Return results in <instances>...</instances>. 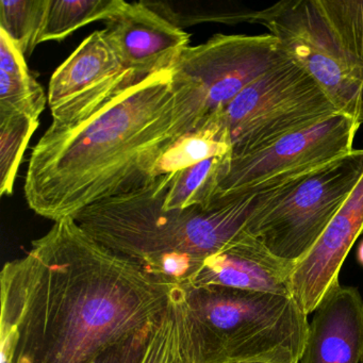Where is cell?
Here are the masks:
<instances>
[{"label": "cell", "instance_id": "30bf717a", "mask_svg": "<svg viewBox=\"0 0 363 363\" xmlns=\"http://www.w3.org/2000/svg\"><path fill=\"white\" fill-rule=\"evenodd\" d=\"M112 46L105 29L91 33L50 78L52 126H75L139 84Z\"/></svg>", "mask_w": 363, "mask_h": 363}, {"label": "cell", "instance_id": "8fae6325", "mask_svg": "<svg viewBox=\"0 0 363 363\" xmlns=\"http://www.w3.org/2000/svg\"><path fill=\"white\" fill-rule=\"evenodd\" d=\"M105 23L112 46L140 82L173 69L190 48V35L150 1L126 3Z\"/></svg>", "mask_w": 363, "mask_h": 363}, {"label": "cell", "instance_id": "52a82bcc", "mask_svg": "<svg viewBox=\"0 0 363 363\" xmlns=\"http://www.w3.org/2000/svg\"><path fill=\"white\" fill-rule=\"evenodd\" d=\"M339 113L315 80L292 60L244 89L220 113L231 158L267 147Z\"/></svg>", "mask_w": 363, "mask_h": 363}, {"label": "cell", "instance_id": "7402d4cb", "mask_svg": "<svg viewBox=\"0 0 363 363\" xmlns=\"http://www.w3.org/2000/svg\"><path fill=\"white\" fill-rule=\"evenodd\" d=\"M154 323L133 337L104 350L90 363H141Z\"/></svg>", "mask_w": 363, "mask_h": 363}, {"label": "cell", "instance_id": "7a4b0ae2", "mask_svg": "<svg viewBox=\"0 0 363 363\" xmlns=\"http://www.w3.org/2000/svg\"><path fill=\"white\" fill-rule=\"evenodd\" d=\"M199 114L173 69L148 76L84 122L50 125L31 152L25 199L58 222L152 179L165 150L196 130Z\"/></svg>", "mask_w": 363, "mask_h": 363}, {"label": "cell", "instance_id": "603a6c76", "mask_svg": "<svg viewBox=\"0 0 363 363\" xmlns=\"http://www.w3.org/2000/svg\"><path fill=\"white\" fill-rule=\"evenodd\" d=\"M356 257L359 265H360L361 267H363V239L361 240L360 243H359L358 247H357Z\"/></svg>", "mask_w": 363, "mask_h": 363}, {"label": "cell", "instance_id": "6da1fadb", "mask_svg": "<svg viewBox=\"0 0 363 363\" xmlns=\"http://www.w3.org/2000/svg\"><path fill=\"white\" fill-rule=\"evenodd\" d=\"M1 363H90L155 322L176 286L65 218L0 274Z\"/></svg>", "mask_w": 363, "mask_h": 363}, {"label": "cell", "instance_id": "2e32d148", "mask_svg": "<svg viewBox=\"0 0 363 363\" xmlns=\"http://www.w3.org/2000/svg\"><path fill=\"white\" fill-rule=\"evenodd\" d=\"M230 155L214 157L176 173L159 176L147 182L163 210L207 208L216 192Z\"/></svg>", "mask_w": 363, "mask_h": 363}, {"label": "cell", "instance_id": "7c38bea8", "mask_svg": "<svg viewBox=\"0 0 363 363\" xmlns=\"http://www.w3.org/2000/svg\"><path fill=\"white\" fill-rule=\"evenodd\" d=\"M363 233V175L307 256L296 263L291 284L293 298L306 315L339 284L344 260Z\"/></svg>", "mask_w": 363, "mask_h": 363}, {"label": "cell", "instance_id": "ba28073f", "mask_svg": "<svg viewBox=\"0 0 363 363\" xmlns=\"http://www.w3.org/2000/svg\"><path fill=\"white\" fill-rule=\"evenodd\" d=\"M289 60L279 40L271 33H218L206 43L186 48L173 72L196 104L199 129L220 116L252 82Z\"/></svg>", "mask_w": 363, "mask_h": 363}, {"label": "cell", "instance_id": "cb8c5ba5", "mask_svg": "<svg viewBox=\"0 0 363 363\" xmlns=\"http://www.w3.org/2000/svg\"><path fill=\"white\" fill-rule=\"evenodd\" d=\"M246 363H267V362H246Z\"/></svg>", "mask_w": 363, "mask_h": 363}, {"label": "cell", "instance_id": "d4e9b609", "mask_svg": "<svg viewBox=\"0 0 363 363\" xmlns=\"http://www.w3.org/2000/svg\"><path fill=\"white\" fill-rule=\"evenodd\" d=\"M360 363H363V358H362V360H361V362Z\"/></svg>", "mask_w": 363, "mask_h": 363}, {"label": "cell", "instance_id": "4fadbf2b", "mask_svg": "<svg viewBox=\"0 0 363 363\" xmlns=\"http://www.w3.org/2000/svg\"><path fill=\"white\" fill-rule=\"evenodd\" d=\"M296 263L272 254L258 239L244 231L206 259L184 289L226 286L292 296L291 277Z\"/></svg>", "mask_w": 363, "mask_h": 363}, {"label": "cell", "instance_id": "9a60e30c", "mask_svg": "<svg viewBox=\"0 0 363 363\" xmlns=\"http://www.w3.org/2000/svg\"><path fill=\"white\" fill-rule=\"evenodd\" d=\"M141 363H203L182 286L173 289L167 308L152 325Z\"/></svg>", "mask_w": 363, "mask_h": 363}, {"label": "cell", "instance_id": "3957f363", "mask_svg": "<svg viewBox=\"0 0 363 363\" xmlns=\"http://www.w3.org/2000/svg\"><path fill=\"white\" fill-rule=\"evenodd\" d=\"M256 193L207 208L163 210L150 184L99 201L76 216L82 228L169 286H188L206 259L245 231Z\"/></svg>", "mask_w": 363, "mask_h": 363}, {"label": "cell", "instance_id": "ffe728a7", "mask_svg": "<svg viewBox=\"0 0 363 363\" xmlns=\"http://www.w3.org/2000/svg\"><path fill=\"white\" fill-rule=\"evenodd\" d=\"M39 127V120L26 114L0 116V195L10 196L23 157L31 137Z\"/></svg>", "mask_w": 363, "mask_h": 363}, {"label": "cell", "instance_id": "8992f818", "mask_svg": "<svg viewBox=\"0 0 363 363\" xmlns=\"http://www.w3.org/2000/svg\"><path fill=\"white\" fill-rule=\"evenodd\" d=\"M363 175V150L256 192L245 231L272 254L298 262L315 245Z\"/></svg>", "mask_w": 363, "mask_h": 363}, {"label": "cell", "instance_id": "44dd1931", "mask_svg": "<svg viewBox=\"0 0 363 363\" xmlns=\"http://www.w3.org/2000/svg\"><path fill=\"white\" fill-rule=\"evenodd\" d=\"M50 0H1L0 30L5 31L26 58L39 45Z\"/></svg>", "mask_w": 363, "mask_h": 363}, {"label": "cell", "instance_id": "5bb4252c", "mask_svg": "<svg viewBox=\"0 0 363 363\" xmlns=\"http://www.w3.org/2000/svg\"><path fill=\"white\" fill-rule=\"evenodd\" d=\"M363 298L356 286L337 284L313 312L299 363H360Z\"/></svg>", "mask_w": 363, "mask_h": 363}, {"label": "cell", "instance_id": "ac0fdd59", "mask_svg": "<svg viewBox=\"0 0 363 363\" xmlns=\"http://www.w3.org/2000/svg\"><path fill=\"white\" fill-rule=\"evenodd\" d=\"M231 154V139L220 114L176 140L160 157L152 178L176 173L214 157Z\"/></svg>", "mask_w": 363, "mask_h": 363}, {"label": "cell", "instance_id": "d6986e66", "mask_svg": "<svg viewBox=\"0 0 363 363\" xmlns=\"http://www.w3.org/2000/svg\"><path fill=\"white\" fill-rule=\"evenodd\" d=\"M124 0H50L39 43L63 41L76 30L118 13Z\"/></svg>", "mask_w": 363, "mask_h": 363}, {"label": "cell", "instance_id": "e0dca14e", "mask_svg": "<svg viewBox=\"0 0 363 363\" xmlns=\"http://www.w3.org/2000/svg\"><path fill=\"white\" fill-rule=\"evenodd\" d=\"M46 103L48 96L29 71L26 57L0 30V116L22 113L39 120Z\"/></svg>", "mask_w": 363, "mask_h": 363}, {"label": "cell", "instance_id": "277c9868", "mask_svg": "<svg viewBox=\"0 0 363 363\" xmlns=\"http://www.w3.org/2000/svg\"><path fill=\"white\" fill-rule=\"evenodd\" d=\"M184 290L201 362H301L310 323L292 296L226 286Z\"/></svg>", "mask_w": 363, "mask_h": 363}, {"label": "cell", "instance_id": "9c48e42d", "mask_svg": "<svg viewBox=\"0 0 363 363\" xmlns=\"http://www.w3.org/2000/svg\"><path fill=\"white\" fill-rule=\"evenodd\" d=\"M361 125L337 113L245 156L229 158L216 199L256 193L292 180L354 150Z\"/></svg>", "mask_w": 363, "mask_h": 363}, {"label": "cell", "instance_id": "5b68a950", "mask_svg": "<svg viewBox=\"0 0 363 363\" xmlns=\"http://www.w3.org/2000/svg\"><path fill=\"white\" fill-rule=\"evenodd\" d=\"M337 112L363 125V0H282L257 11Z\"/></svg>", "mask_w": 363, "mask_h": 363}]
</instances>
